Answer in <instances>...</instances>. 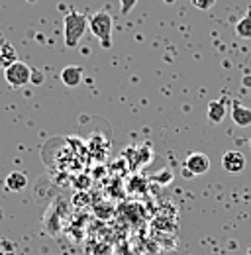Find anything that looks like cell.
Returning a JSON list of instances; mask_svg holds the SVG:
<instances>
[{
	"instance_id": "9a60e30c",
	"label": "cell",
	"mask_w": 251,
	"mask_h": 255,
	"mask_svg": "<svg viewBox=\"0 0 251 255\" xmlns=\"http://www.w3.org/2000/svg\"><path fill=\"white\" fill-rule=\"evenodd\" d=\"M190 4L198 10H210L216 4V0H190Z\"/></svg>"
},
{
	"instance_id": "8fae6325",
	"label": "cell",
	"mask_w": 251,
	"mask_h": 255,
	"mask_svg": "<svg viewBox=\"0 0 251 255\" xmlns=\"http://www.w3.org/2000/svg\"><path fill=\"white\" fill-rule=\"evenodd\" d=\"M226 104H224V100H212L210 104H208V112H206V116H208V122L210 124H220L224 118H226Z\"/></svg>"
},
{
	"instance_id": "2e32d148",
	"label": "cell",
	"mask_w": 251,
	"mask_h": 255,
	"mask_svg": "<svg viewBox=\"0 0 251 255\" xmlns=\"http://www.w3.org/2000/svg\"><path fill=\"white\" fill-rule=\"evenodd\" d=\"M120 4H122V14H129L135 8L137 0H120Z\"/></svg>"
},
{
	"instance_id": "9c48e42d",
	"label": "cell",
	"mask_w": 251,
	"mask_h": 255,
	"mask_svg": "<svg viewBox=\"0 0 251 255\" xmlns=\"http://www.w3.org/2000/svg\"><path fill=\"white\" fill-rule=\"evenodd\" d=\"M232 120H234L236 126L250 128L251 126V108L240 104V102H234V106H232Z\"/></svg>"
},
{
	"instance_id": "d6986e66",
	"label": "cell",
	"mask_w": 251,
	"mask_h": 255,
	"mask_svg": "<svg viewBox=\"0 0 251 255\" xmlns=\"http://www.w3.org/2000/svg\"><path fill=\"white\" fill-rule=\"evenodd\" d=\"M244 87H251V77H244Z\"/></svg>"
},
{
	"instance_id": "ffe728a7",
	"label": "cell",
	"mask_w": 251,
	"mask_h": 255,
	"mask_svg": "<svg viewBox=\"0 0 251 255\" xmlns=\"http://www.w3.org/2000/svg\"><path fill=\"white\" fill-rule=\"evenodd\" d=\"M0 255H14V252H0Z\"/></svg>"
},
{
	"instance_id": "277c9868",
	"label": "cell",
	"mask_w": 251,
	"mask_h": 255,
	"mask_svg": "<svg viewBox=\"0 0 251 255\" xmlns=\"http://www.w3.org/2000/svg\"><path fill=\"white\" fill-rule=\"evenodd\" d=\"M4 77H6V83L12 89L26 87V85H30L31 81V67H28L24 61H16L14 65H10L8 69H4Z\"/></svg>"
},
{
	"instance_id": "7c38bea8",
	"label": "cell",
	"mask_w": 251,
	"mask_h": 255,
	"mask_svg": "<svg viewBox=\"0 0 251 255\" xmlns=\"http://www.w3.org/2000/svg\"><path fill=\"white\" fill-rule=\"evenodd\" d=\"M236 35L242 39H251V8L248 10V14L236 24Z\"/></svg>"
},
{
	"instance_id": "6da1fadb",
	"label": "cell",
	"mask_w": 251,
	"mask_h": 255,
	"mask_svg": "<svg viewBox=\"0 0 251 255\" xmlns=\"http://www.w3.org/2000/svg\"><path fill=\"white\" fill-rule=\"evenodd\" d=\"M89 28V16L83 14V12H77V10H71L67 12L65 20H63V39H65V47L69 49H75L83 35Z\"/></svg>"
},
{
	"instance_id": "7a4b0ae2",
	"label": "cell",
	"mask_w": 251,
	"mask_h": 255,
	"mask_svg": "<svg viewBox=\"0 0 251 255\" xmlns=\"http://www.w3.org/2000/svg\"><path fill=\"white\" fill-rule=\"evenodd\" d=\"M89 28L94 37L100 41L102 49L112 47V16L106 10H98L93 16H89Z\"/></svg>"
},
{
	"instance_id": "ba28073f",
	"label": "cell",
	"mask_w": 251,
	"mask_h": 255,
	"mask_svg": "<svg viewBox=\"0 0 251 255\" xmlns=\"http://www.w3.org/2000/svg\"><path fill=\"white\" fill-rule=\"evenodd\" d=\"M4 187H6V191H10V192H22L28 187V177H26V173H22V171H12V173H8V177H6V181H4Z\"/></svg>"
},
{
	"instance_id": "4fadbf2b",
	"label": "cell",
	"mask_w": 251,
	"mask_h": 255,
	"mask_svg": "<svg viewBox=\"0 0 251 255\" xmlns=\"http://www.w3.org/2000/svg\"><path fill=\"white\" fill-rule=\"evenodd\" d=\"M151 183H155V185H171L173 183V173L169 169H161L159 173H155L151 177Z\"/></svg>"
},
{
	"instance_id": "52a82bcc",
	"label": "cell",
	"mask_w": 251,
	"mask_h": 255,
	"mask_svg": "<svg viewBox=\"0 0 251 255\" xmlns=\"http://www.w3.org/2000/svg\"><path fill=\"white\" fill-rule=\"evenodd\" d=\"M61 81L69 89L79 87L83 83V67L81 65H67L61 71Z\"/></svg>"
},
{
	"instance_id": "ac0fdd59",
	"label": "cell",
	"mask_w": 251,
	"mask_h": 255,
	"mask_svg": "<svg viewBox=\"0 0 251 255\" xmlns=\"http://www.w3.org/2000/svg\"><path fill=\"white\" fill-rule=\"evenodd\" d=\"M31 85H41L43 83V73L41 71H33L31 69Z\"/></svg>"
},
{
	"instance_id": "3957f363",
	"label": "cell",
	"mask_w": 251,
	"mask_h": 255,
	"mask_svg": "<svg viewBox=\"0 0 251 255\" xmlns=\"http://www.w3.org/2000/svg\"><path fill=\"white\" fill-rule=\"evenodd\" d=\"M210 171V157L206 153L194 151L187 155V159L183 163V177L185 179H194V177H202Z\"/></svg>"
},
{
	"instance_id": "8992f818",
	"label": "cell",
	"mask_w": 251,
	"mask_h": 255,
	"mask_svg": "<svg viewBox=\"0 0 251 255\" xmlns=\"http://www.w3.org/2000/svg\"><path fill=\"white\" fill-rule=\"evenodd\" d=\"M246 165H248L246 155L242 151H238V149H230V151H226L222 155V167L228 173H242L246 169Z\"/></svg>"
},
{
	"instance_id": "5b68a950",
	"label": "cell",
	"mask_w": 251,
	"mask_h": 255,
	"mask_svg": "<svg viewBox=\"0 0 251 255\" xmlns=\"http://www.w3.org/2000/svg\"><path fill=\"white\" fill-rule=\"evenodd\" d=\"M126 161L129 165V169H141L145 167L151 157H153V149L149 143H139V145H129L124 153Z\"/></svg>"
},
{
	"instance_id": "30bf717a",
	"label": "cell",
	"mask_w": 251,
	"mask_h": 255,
	"mask_svg": "<svg viewBox=\"0 0 251 255\" xmlns=\"http://www.w3.org/2000/svg\"><path fill=\"white\" fill-rule=\"evenodd\" d=\"M16 61H18V53H16L14 45L8 43V41L0 43V69H8L10 65H14Z\"/></svg>"
},
{
	"instance_id": "5bb4252c",
	"label": "cell",
	"mask_w": 251,
	"mask_h": 255,
	"mask_svg": "<svg viewBox=\"0 0 251 255\" xmlns=\"http://www.w3.org/2000/svg\"><path fill=\"white\" fill-rule=\"evenodd\" d=\"M127 189H129V192H133L135 189H137V192H145L147 191V179L141 177V175H135V177H131Z\"/></svg>"
},
{
	"instance_id": "e0dca14e",
	"label": "cell",
	"mask_w": 251,
	"mask_h": 255,
	"mask_svg": "<svg viewBox=\"0 0 251 255\" xmlns=\"http://www.w3.org/2000/svg\"><path fill=\"white\" fill-rule=\"evenodd\" d=\"M93 255H112V248L106 246V244H100V246L93 252Z\"/></svg>"
},
{
	"instance_id": "44dd1931",
	"label": "cell",
	"mask_w": 251,
	"mask_h": 255,
	"mask_svg": "<svg viewBox=\"0 0 251 255\" xmlns=\"http://www.w3.org/2000/svg\"><path fill=\"white\" fill-rule=\"evenodd\" d=\"M248 255H251V248H250V250H248Z\"/></svg>"
}]
</instances>
